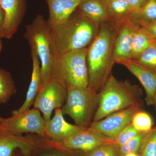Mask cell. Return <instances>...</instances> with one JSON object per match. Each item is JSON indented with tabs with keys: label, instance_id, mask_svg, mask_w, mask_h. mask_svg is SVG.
Wrapping results in <instances>:
<instances>
[{
	"label": "cell",
	"instance_id": "cell-15",
	"mask_svg": "<svg viewBox=\"0 0 156 156\" xmlns=\"http://www.w3.org/2000/svg\"><path fill=\"white\" fill-rule=\"evenodd\" d=\"M120 64L133 74L142 85L145 90V100L147 105H153L156 89V72L131 59L123 61Z\"/></svg>",
	"mask_w": 156,
	"mask_h": 156
},
{
	"label": "cell",
	"instance_id": "cell-4",
	"mask_svg": "<svg viewBox=\"0 0 156 156\" xmlns=\"http://www.w3.org/2000/svg\"><path fill=\"white\" fill-rule=\"evenodd\" d=\"M25 29L23 37L41 62L42 87L51 80L57 58L51 27L43 15L38 14Z\"/></svg>",
	"mask_w": 156,
	"mask_h": 156
},
{
	"label": "cell",
	"instance_id": "cell-6",
	"mask_svg": "<svg viewBox=\"0 0 156 156\" xmlns=\"http://www.w3.org/2000/svg\"><path fill=\"white\" fill-rule=\"evenodd\" d=\"M99 103V93L89 87L75 86L67 89V97L61 110L76 125L88 128L92 122Z\"/></svg>",
	"mask_w": 156,
	"mask_h": 156
},
{
	"label": "cell",
	"instance_id": "cell-28",
	"mask_svg": "<svg viewBox=\"0 0 156 156\" xmlns=\"http://www.w3.org/2000/svg\"><path fill=\"white\" fill-rule=\"evenodd\" d=\"M139 133L131 123L123 128L114 139L115 144L119 147L122 146L133 138Z\"/></svg>",
	"mask_w": 156,
	"mask_h": 156
},
{
	"label": "cell",
	"instance_id": "cell-25",
	"mask_svg": "<svg viewBox=\"0 0 156 156\" xmlns=\"http://www.w3.org/2000/svg\"><path fill=\"white\" fill-rule=\"evenodd\" d=\"M72 152L76 156H122L119 147L115 143L103 144L87 152Z\"/></svg>",
	"mask_w": 156,
	"mask_h": 156
},
{
	"label": "cell",
	"instance_id": "cell-17",
	"mask_svg": "<svg viewBox=\"0 0 156 156\" xmlns=\"http://www.w3.org/2000/svg\"><path fill=\"white\" fill-rule=\"evenodd\" d=\"M49 9L48 21L51 27L68 19L84 0H45Z\"/></svg>",
	"mask_w": 156,
	"mask_h": 156
},
{
	"label": "cell",
	"instance_id": "cell-7",
	"mask_svg": "<svg viewBox=\"0 0 156 156\" xmlns=\"http://www.w3.org/2000/svg\"><path fill=\"white\" fill-rule=\"evenodd\" d=\"M54 142L40 135H15L0 128V156H13L20 151L30 155L34 152L54 146Z\"/></svg>",
	"mask_w": 156,
	"mask_h": 156
},
{
	"label": "cell",
	"instance_id": "cell-21",
	"mask_svg": "<svg viewBox=\"0 0 156 156\" xmlns=\"http://www.w3.org/2000/svg\"><path fill=\"white\" fill-rule=\"evenodd\" d=\"M140 27L134 32L131 42V60H135L142 55L154 41Z\"/></svg>",
	"mask_w": 156,
	"mask_h": 156
},
{
	"label": "cell",
	"instance_id": "cell-23",
	"mask_svg": "<svg viewBox=\"0 0 156 156\" xmlns=\"http://www.w3.org/2000/svg\"><path fill=\"white\" fill-rule=\"evenodd\" d=\"M131 124L138 132H147L152 129L154 122L149 114L140 110L134 114Z\"/></svg>",
	"mask_w": 156,
	"mask_h": 156
},
{
	"label": "cell",
	"instance_id": "cell-35",
	"mask_svg": "<svg viewBox=\"0 0 156 156\" xmlns=\"http://www.w3.org/2000/svg\"><path fill=\"white\" fill-rule=\"evenodd\" d=\"M153 105L154 106L155 109L156 111V89L154 95Z\"/></svg>",
	"mask_w": 156,
	"mask_h": 156
},
{
	"label": "cell",
	"instance_id": "cell-37",
	"mask_svg": "<svg viewBox=\"0 0 156 156\" xmlns=\"http://www.w3.org/2000/svg\"><path fill=\"white\" fill-rule=\"evenodd\" d=\"M1 37H0V52H1L2 49V43L1 42Z\"/></svg>",
	"mask_w": 156,
	"mask_h": 156
},
{
	"label": "cell",
	"instance_id": "cell-8",
	"mask_svg": "<svg viewBox=\"0 0 156 156\" xmlns=\"http://www.w3.org/2000/svg\"><path fill=\"white\" fill-rule=\"evenodd\" d=\"M45 125L46 122L40 111L34 108L23 113L4 118L0 128L15 135L31 133L46 137Z\"/></svg>",
	"mask_w": 156,
	"mask_h": 156
},
{
	"label": "cell",
	"instance_id": "cell-9",
	"mask_svg": "<svg viewBox=\"0 0 156 156\" xmlns=\"http://www.w3.org/2000/svg\"><path fill=\"white\" fill-rule=\"evenodd\" d=\"M67 97V89L51 80L40 90L34 102V108L41 112L45 122H48L51 119L53 110L64 105Z\"/></svg>",
	"mask_w": 156,
	"mask_h": 156
},
{
	"label": "cell",
	"instance_id": "cell-18",
	"mask_svg": "<svg viewBox=\"0 0 156 156\" xmlns=\"http://www.w3.org/2000/svg\"><path fill=\"white\" fill-rule=\"evenodd\" d=\"M77 9L92 22L99 25L112 20L103 0H84Z\"/></svg>",
	"mask_w": 156,
	"mask_h": 156
},
{
	"label": "cell",
	"instance_id": "cell-22",
	"mask_svg": "<svg viewBox=\"0 0 156 156\" xmlns=\"http://www.w3.org/2000/svg\"><path fill=\"white\" fill-rule=\"evenodd\" d=\"M17 91L11 74L0 68V105L8 102Z\"/></svg>",
	"mask_w": 156,
	"mask_h": 156
},
{
	"label": "cell",
	"instance_id": "cell-31",
	"mask_svg": "<svg viewBox=\"0 0 156 156\" xmlns=\"http://www.w3.org/2000/svg\"><path fill=\"white\" fill-rule=\"evenodd\" d=\"M133 11L139 9L145 3L146 0H127Z\"/></svg>",
	"mask_w": 156,
	"mask_h": 156
},
{
	"label": "cell",
	"instance_id": "cell-29",
	"mask_svg": "<svg viewBox=\"0 0 156 156\" xmlns=\"http://www.w3.org/2000/svg\"><path fill=\"white\" fill-rule=\"evenodd\" d=\"M30 156H76L72 152L56 147L46 148L33 153Z\"/></svg>",
	"mask_w": 156,
	"mask_h": 156
},
{
	"label": "cell",
	"instance_id": "cell-36",
	"mask_svg": "<svg viewBox=\"0 0 156 156\" xmlns=\"http://www.w3.org/2000/svg\"><path fill=\"white\" fill-rule=\"evenodd\" d=\"M4 120V118H2V117H0V125L2 123Z\"/></svg>",
	"mask_w": 156,
	"mask_h": 156
},
{
	"label": "cell",
	"instance_id": "cell-10",
	"mask_svg": "<svg viewBox=\"0 0 156 156\" xmlns=\"http://www.w3.org/2000/svg\"><path fill=\"white\" fill-rule=\"evenodd\" d=\"M140 107V105H137L115 112L102 119L92 122L87 129L114 140L123 128L131 124L133 116Z\"/></svg>",
	"mask_w": 156,
	"mask_h": 156
},
{
	"label": "cell",
	"instance_id": "cell-16",
	"mask_svg": "<svg viewBox=\"0 0 156 156\" xmlns=\"http://www.w3.org/2000/svg\"><path fill=\"white\" fill-rule=\"evenodd\" d=\"M30 54L32 60V72L25 101L19 108L12 112V115L22 114L30 109L41 89L42 79L40 58L34 50H31Z\"/></svg>",
	"mask_w": 156,
	"mask_h": 156
},
{
	"label": "cell",
	"instance_id": "cell-20",
	"mask_svg": "<svg viewBox=\"0 0 156 156\" xmlns=\"http://www.w3.org/2000/svg\"><path fill=\"white\" fill-rule=\"evenodd\" d=\"M111 19L116 22L129 19L133 10L127 0H103Z\"/></svg>",
	"mask_w": 156,
	"mask_h": 156
},
{
	"label": "cell",
	"instance_id": "cell-34",
	"mask_svg": "<svg viewBox=\"0 0 156 156\" xmlns=\"http://www.w3.org/2000/svg\"><path fill=\"white\" fill-rule=\"evenodd\" d=\"M123 156H139V155L137 153H131L126 154Z\"/></svg>",
	"mask_w": 156,
	"mask_h": 156
},
{
	"label": "cell",
	"instance_id": "cell-2",
	"mask_svg": "<svg viewBox=\"0 0 156 156\" xmlns=\"http://www.w3.org/2000/svg\"><path fill=\"white\" fill-rule=\"evenodd\" d=\"M99 26L76 9L66 21L51 27L57 57L69 51L88 48Z\"/></svg>",
	"mask_w": 156,
	"mask_h": 156
},
{
	"label": "cell",
	"instance_id": "cell-24",
	"mask_svg": "<svg viewBox=\"0 0 156 156\" xmlns=\"http://www.w3.org/2000/svg\"><path fill=\"white\" fill-rule=\"evenodd\" d=\"M137 153L139 156H156V126L146 133Z\"/></svg>",
	"mask_w": 156,
	"mask_h": 156
},
{
	"label": "cell",
	"instance_id": "cell-19",
	"mask_svg": "<svg viewBox=\"0 0 156 156\" xmlns=\"http://www.w3.org/2000/svg\"><path fill=\"white\" fill-rule=\"evenodd\" d=\"M129 20L140 27L156 20V0H146L140 8L132 11Z\"/></svg>",
	"mask_w": 156,
	"mask_h": 156
},
{
	"label": "cell",
	"instance_id": "cell-33",
	"mask_svg": "<svg viewBox=\"0 0 156 156\" xmlns=\"http://www.w3.org/2000/svg\"><path fill=\"white\" fill-rule=\"evenodd\" d=\"M13 156H30V155H27L25 154H23L22 152L19 151H17L15 152V153L14 154V155Z\"/></svg>",
	"mask_w": 156,
	"mask_h": 156
},
{
	"label": "cell",
	"instance_id": "cell-13",
	"mask_svg": "<svg viewBox=\"0 0 156 156\" xmlns=\"http://www.w3.org/2000/svg\"><path fill=\"white\" fill-rule=\"evenodd\" d=\"M87 129L68 123L64 119L61 108H59L55 110L53 118L46 122L45 134L53 142L60 143Z\"/></svg>",
	"mask_w": 156,
	"mask_h": 156
},
{
	"label": "cell",
	"instance_id": "cell-5",
	"mask_svg": "<svg viewBox=\"0 0 156 156\" xmlns=\"http://www.w3.org/2000/svg\"><path fill=\"white\" fill-rule=\"evenodd\" d=\"M87 51L88 48H83L57 57L51 80L58 82L67 89L75 86L88 87Z\"/></svg>",
	"mask_w": 156,
	"mask_h": 156
},
{
	"label": "cell",
	"instance_id": "cell-30",
	"mask_svg": "<svg viewBox=\"0 0 156 156\" xmlns=\"http://www.w3.org/2000/svg\"><path fill=\"white\" fill-rule=\"evenodd\" d=\"M140 27L151 39L153 41H156V20Z\"/></svg>",
	"mask_w": 156,
	"mask_h": 156
},
{
	"label": "cell",
	"instance_id": "cell-32",
	"mask_svg": "<svg viewBox=\"0 0 156 156\" xmlns=\"http://www.w3.org/2000/svg\"><path fill=\"white\" fill-rule=\"evenodd\" d=\"M4 20V13L0 7V35L2 31V27L3 23Z\"/></svg>",
	"mask_w": 156,
	"mask_h": 156
},
{
	"label": "cell",
	"instance_id": "cell-26",
	"mask_svg": "<svg viewBox=\"0 0 156 156\" xmlns=\"http://www.w3.org/2000/svg\"><path fill=\"white\" fill-rule=\"evenodd\" d=\"M134 61L156 72V41H154L142 55Z\"/></svg>",
	"mask_w": 156,
	"mask_h": 156
},
{
	"label": "cell",
	"instance_id": "cell-1",
	"mask_svg": "<svg viewBox=\"0 0 156 156\" xmlns=\"http://www.w3.org/2000/svg\"><path fill=\"white\" fill-rule=\"evenodd\" d=\"M118 22L110 20L100 24L96 37L88 48V87L98 93L112 75Z\"/></svg>",
	"mask_w": 156,
	"mask_h": 156
},
{
	"label": "cell",
	"instance_id": "cell-12",
	"mask_svg": "<svg viewBox=\"0 0 156 156\" xmlns=\"http://www.w3.org/2000/svg\"><path fill=\"white\" fill-rule=\"evenodd\" d=\"M0 7L4 13L0 37L11 39L24 18L27 9V0H0Z\"/></svg>",
	"mask_w": 156,
	"mask_h": 156
},
{
	"label": "cell",
	"instance_id": "cell-3",
	"mask_svg": "<svg viewBox=\"0 0 156 156\" xmlns=\"http://www.w3.org/2000/svg\"><path fill=\"white\" fill-rule=\"evenodd\" d=\"M99 103L92 122L115 112L140 105L142 90L128 80H119L112 75L98 92Z\"/></svg>",
	"mask_w": 156,
	"mask_h": 156
},
{
	"label": "cell",
	"instance_id": "cell-14",
	"mask_svg": "<svg viewBox=\"0 0 156 156\" xmlns=\"http://www.w3.org/2000/svg\"><path fill=\"white\" fill-rule=\"evenodd\" d=\"M118 22V30L115 40L114 59L115 63L131 59V46L134 32L138 28L130 21L126 20Z\"/></svg>",
	"mask_w": 156,
	"mask_h": 156
},
{
	"label": "cell",
	"instance_id": "cell-11",
	"mask_svg": "<svg viewBox=\"0 0 156 156\" xmlns=\"http://www.w3.org/2000/svg\"><path fill=\"white\" fill-rule=\"evenodd\" d=\"M114 140L87 129L60 143L56 147L74 152H87L103 144L114 143Z\"/></svg>",
	"mask_w": 156,
	"mask_h": 156
},
{
	"label": "cell",
	"instance_id": "cell-27",
	"mask_svg": "<svg viewBox=\"0 0 156 156\" xmlns=\"http://www.w3.org/2000/svg\"><path fill=\"white\" fill-rule=\"evenodd\" d=\"M147 132H139L128 142L119 147L121 156L131 153H137Z\"/></svg>",
	"mask_w": 156,
	"mask_h": 156
}]
</instances>
